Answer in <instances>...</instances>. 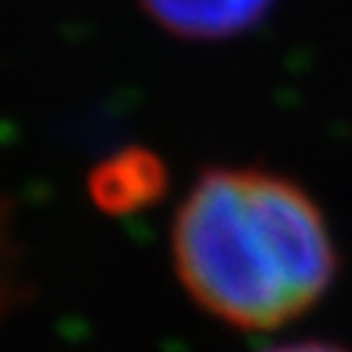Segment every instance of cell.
Returning <instances> with one entry per match:
<instances>
[{"instance_id":"obj_3","label":"cell","mask_w":352,"mask_h":352,"mask_svg":"<svg viewBox=\"0 0 352 352\" xmlns=\"http://www.w3.org/2000/svg\"><path fill=\"white\" fill-rule=\"evenodd\" d=\"M270 352H346V349H340L335 344H323V340H302V344H288Z\"/></svg>"},{"instance_id":"obj_1","label":"cell","mask_w":352,"mask_h":352,"mask_svg":"<svg viewBox=\"0 0 352 352\" xmlns=\"http://www.w3.org/2000/svg\"><path fill=\"white\" fill-rule=\"evenodd\" d=\"M173 261L194 300L238 329L296 320L338 270L320 206L256 168H217L194 182L173 220Z\"/></svg>"},{"instance_id":"obj_2","label":"cell","mask_w":352,"mask_h":352,"mask_svg":"<svg viewBox=\"0 0 352 352\" xmlns=\"http://www.w3.org/2000/svg\"><path fill=\"white\" fill-rule=\"evenodd\" d=\"M164 30L194 41H220L256 27L273 0H141Z\"/></svg>"}]
</instances>
